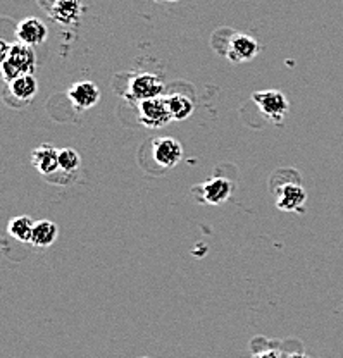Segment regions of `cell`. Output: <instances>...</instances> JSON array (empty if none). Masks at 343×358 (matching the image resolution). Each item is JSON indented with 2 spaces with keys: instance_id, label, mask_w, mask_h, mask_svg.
Returning a JSON list of instances; mask_svg holds the SVG:
<instances>
[{
  "instance_id": "cell-17",
  "label": "cell",
  "mask_w": 343,
  "mask_h": 358,
  "mask_svg": "<svg viewBox=\"0 0 343 358\" xmlns=\"http://www.w3.org/2000/svg\"><path fill=\"white\" fill-rule=\"evenodd\" d=\"M81 166V157L74 148H62L59 150V167L64 171L66 174H73L80 169Z\"/></svg>"
},
{
  "instance_id": "cell-6",
  "label": "cell",
  "mask_w": 343,
  "mask_h": 358,
  "mask_svg": "<svg viewBox=\"0 0 343 358\" xmlns=\"http://www.w3.org/2000/svg\"><path fill=\"white\" fill-rule=\"evenodd\" d=\"M307 192L298 182H285L276 189V207L283 212H297L302 214L305 210Z\"/></svg>"
},
{
  "instance_id": "cell-21",
  "label": "cell",
  "mask_w": 343,
  "mask_h": 358,
  "mask_svg": "<svg viewBox=\"0 0 343 358\" xmlns=\"http://www.w3.org/2000/svg\"><path fill=\"white\" fill-rule=\"evenodd\" d=\"M154 2H164V0H154Z\"/></svg>"
},
{
  "instance_id": "cell-4",
  "label": "cell",
  "mask_w": 343,
  "mask_h": 358,
  "mask_svg": "<svg viewBox=\"0 0 343 358\" xmlns=\"http://www.w3.org/2000/svg\"><path fill=\"white\" fill-rule=\"evenodd\" d=\"M164 92V81L154 73H138L130 80L128 93L126 99L133 102H141V100L154 99L160 96Z\"/></svg>"
},
{
  "instance_id": "cell-11",
  "label": "cell",
  "mask_w": 343,
  "mask_h": 358,
  "mask_svg": "<svg viewBox=\"0 0 343 358\" xmlns=\"http://www.w3.org/2000/svg\"><path fill=\"white\" fill-rule=\"evenodd\" d=\"M48 29L46 22L38 17H26L16 26V38L18 42L26 45H42L47 40Z\"/></svg>"
},
{
  "instance_id": "cell-9",
  "label": "cell",
  "mask_w": 343,
  "mask_h": 358,
  "mask_svg": "<svg viewBox=\"0 0 343 358\" xmlns=\"http://www.w3.org/2000/svg\"><path fill=\"white\" fill-rule=\"evenodd\" d=\"M257 52H259V43L253 36L245 35V33H234L228 42L226 57L231 62H247L255 57Z\"/></svg>"
},
{
  "instance_id": "cell-15",
  "label": "cell",
  "mask_w": 343,
  "mask_h": 358,
  "mask_svg": "<svg viewBox=\"0 0 343 358\" xmlns=\"http://www.w3.org/2000/svg\"><path fill=\"white\" fill-rule=\"evenodd\" d=\"M33 227H35V222L31 221V217H28V215H18V217H13L9 224H7V233L14 240L20 241V243H31Z\"/></svg>"
},
{
  "instance_id": "cell-1",
  "label": "cell",
  "mask_w": 343,
  "mask_h": 358,
  "mask_svg": "<svg viewBox=\"0 0 343 358\" xmlns=\"http://www.w3.org/2000/svg\"><path fill=\"white\" fill-rule=\"evenodd\" d=\"M36 67V55L31 45L26 43H13L10 50L6 59L0 61V73H2L4 80L9 81L16 80V78L24 76V74H33Z\"/></svg>"
},
{
  "instance_id": "cell-18",
  "label": "cell",
  "mask_w": 343,
  "mask_h": 358,
  "mask_svg": "<svg viewBox=\"0 0 343 358\" xmlns=\"http://www.w3.org/2000/svg\"><path fill=\"white\" fill-rule=\"evenodd\" d=\"M253 358H288V357H285L283 355L281 352H279V350H264V352H260V353H257L255 357Z\"/></svg>"
},
{
  "instance_id": "cell-13",
  "label": "cell",
  "mask_w": 343,
  "mask_h": 358,
  "mask_svg": "<svg viewBox=\"0 0 343 358\" xmlns=\"http://www.w3.org/2000/svg\"><path fill=\"white\" fill-rule=\"evenodd\" d=\"M7 87H9L10 95H13L18 102L23 103L31 102V100L35 99L36 92H38V83H36L33 74H24V76L16 78V80L9 81Z\"/></svg>"
},
{
  "instance_id": "cell-2",
  "label": "cell",
  "mask_w": 343,
  "mask_h": 358,
  "mask_svg": "<svg viewBox=\"0 0 343 358\" xmlns=\"http://www.w3.org/2000/svg\"><path fill=\"white\" fill-rule=\"evenodd\" d=\"M138 121L148 129H160L173 121L167 96H154V99L138 102Z\"/></svg>"
},
{
  "instance_id": "cell-20",
  "label": "cell",
  "mask_w": 343,
  "mask_h": 358,
  "mask_svg": "<svg viewBox=\"0 0 343 358\" xmlns=\"http://www.w3.org/2000/svg\"><path fill=\"white\" fill-rule=\"evenodd\" d=\"M166 2H178V0H166Z\"/></svg>"
},
{
  "instance_id": "cell-7",
  "label": "cell",
  "mask_w": 343,
  "mask_h": 358,
  "mask_svg": "<svg viewBox=\"0 0 343 358\" xmlns=\"http://www.w3.org/2000/svg\"><path fill=\"white\" fill-rule=\"evenodd\" d=\"M233 193V182L228 178L214 176L209 178L207 181L202 182V186L197 188V195L200 201L207 205H221L230 199Z\"/></svg>"
},
{
  "instance_id": "cell-12",
  "label": "cell",
  "mask_w": 343,
  "mask_h": 358,
  "mask_svg": "<svg viewBox=\"0 0 343 358\" xmlns=\"http://www.w3.org/2000/svg\"><path fill=\"white\" fill-rule=\"evenodd\" d=\"M31 164L42 176H52L57 173L59 167V150L50 143H43L31 152Z\"/></svg>"
},
{
  "instance_id": "cell-10",
  "label": "cell",
  "mask_w": 343,
  "mask_h": 358,
  "mask_svg": "<svg viewBox=\"0 0 343 358\" xmlns=\"http://www.w3.org/2000/svg\"><path fill=\"white\" fill-rule=\"evenodd\" d=\"M68 99L76 110H88L100 100V90L93 81H76L68 90Z\"/></svg>"
},
{
  "instance_id": "cell-5",
  "label": "cell",
  "mask_w": 343,
  "mask_h": 358,
  "mask_svg": "<svg viewBox=\"0 0 343 358\" xmlns=\"http://www.w3.org/2000/svg\"><path fill=\"white\" fill-rule=\"evenodd\" d=\"M38 6L52 21L59 24H74L81 16L80 0H38Z\"/></svg>"
},
{
  "instance_id": "cell-8",
  "label": "cell",
  "mask_w": 343,
  "mask_h": 358,
  "mask_svg": "<svg viewBox=\"0 0 343 358\" xmlns=\"http://www.w3.org/2000/svg\"><path fill=\"white\" fill-rule=\"evenodd\" d=\"M152 157L155 164H159L164 169H173L183 157V147L178 140L171 136H162L152 143Z\"/></svg>"
},
{
  "instance_id": "cell-3",
  "label": "cell",
  "mask_w": 343,
  "mask_h": 358,
  "mask_svg": "<svg viewBox=\"0 0 343 358\" xmlns=\"http://www.w3.org/2000/svg\"><path fill=\"white\" fill-rule=\"evenodd\" d=\"M252 100L257 103L259 110L266 115L267 119L281 124L285 115L288 114L290 103L286 100L285 93L279 90H264V92H255L252 95Z\"/></svg>"
},
{
  "instance_id": "cell-16",
  "label": "cell",
  "mask_w": 343,
  "mask_h": 358,
  "mask_svg": "<svg viewBox=\"0 0 343 358\" xmlns=\"http://www.w3.org/2000/svg\"><path fill=\"white\" fill-rule=\"evenodd\" d=\"M167 103H169L173 121H185V119H188L193 114V109H195L193 100L190 96L183 95V93H173V95H169L167 96Z\"/></svg>"
},
{
  "instance_id": "cell-19",
  "label": "cell",
  "mask_w": 343,
  "mask_h": 358,
  "mask_svg": "<svg viewBox=\"0 0 343 358\" xmlns=\"http://www.w3.org/2000/svg\"><path fill=\"white\" fill-rule=\"evenodd\" d=\"M288 358H309V357L304 355V353H295V355H288Z\"/></svg>"
},
{
  "instance_id": "cell-14",
  "label": "cell",
  "mask_w": 343,
  "mask_h": 358,
  "mask_svg": "<svg viewBox=\"0 0 343 358\" xmlns=\"http://www.w3.org/2000/svg\"><path fill=\"white\" fill-rule=\"evenodd\" d=\"M59 229L52 221H38L35 222L33 227V236H31V245L36 248H48L50 245H54V241L57 240Z\"/></svg>"
}]
</instances>
